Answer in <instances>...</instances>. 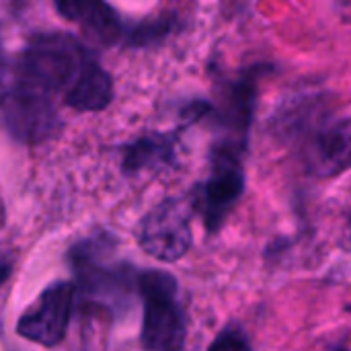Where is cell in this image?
Masks as SVG:
<instances>
[{
	"instance_id": "6da1fadb",
	"label": "cell",
	"mask_w": 351,
	"mask_h": 351,
	"mask_svg": "<svg viewBox=\"0 0 351 351\" xmlns=\"http://www.w3.org/2000/svg\"><path fill=\"white\" fill-rule=\"evenodd\" d=\"M93 60L76 37L68 33H41L27 43L16 66L12 90L51 105L60 97L66 103Z\"/></svg>"
},
{
	"instance_id": "7a4b0ae2",
	"label": "cell",
	"mask_w": 351,
	"mask_h": 351,
	"mask_svg": "<svg viewBox=\"0 0 351 351\" xmlns=\"http://www.w3.org/2000/svg\"><path fill=\"white\" fill-rule=\"evenodd\" d=\"M144 298V351H181L185 346V315L177 296V282L162 271H146L140 278Z\"/></svg>"
},
{
	"instance_id": "3957f363",
	"label": "cell",
	"mask_w": 351,
	"mask_h": 351,
	"mask_svg": "<svg viewBox=\"0 0 351 351\" xmlns=\"http://www.w3.org/2000/svg\"><path fill=\"white\" fill-rule=\"evenodd\" d=\"M74 304V286L68 282L51 284L41 296L21 315L16 331L21 337L53 348L58 346L68 329Z\"/></svg>"
},
{
	"instance_id": "277c9868",
	"label": "cell",
	"mask_w": 351,
	"mask_h": 351,
	"mask_svg": "<svg viewBox=\"0 0 351 351\" xmlns=\"http://www.w3.org/2000/svg\"><path fill=\"white\" fill-rule=\"evenodd\" d=\"M140 247L158 261L173 263L191 247V222L187 208L177 202H165L154 208L140 226Z\"/></svg>"
},
{
	"instance_id": "5b68a950",
	"label": "cell",
	"mask_w": 351,
	"mask_h": 351,
	"mask_svg": "<svg viewBox=\"0 0 351 351\" xmlns=\"http://www.w3.org/2000/svg\"><path fill=\"white\" fill-rule=\"evenodd\" d=\"M245 189V175L234 146H222L214 154V167L204 183L197 206L210 230L220 228L222 220Z\"/></svg>"
},
{
	"instance_id": "8992f818",
	"label": "cell",
	"mask_w": 351,
	"mask_h": 351,
	"mask_svg": "<svg viewBox=\"0 0 351 351\" xmlns=\"http://www.w3.org/2000/svg\"><path fill=\"white\" fill-rule=\"evenodd\" d=\"M351 154L350 119L341 117L321 125L306 142L304 158L319 177H333L348 169Z\"/></svg>"
},
{
	"instance_id": "52a82bcc",
	"label": "cell",
	"mask_w": 351,
	"mask_h": 351,
	"mask_svg": "<svg viewBox=\"0 0 351 351\" xmlns=\"http://www.w3.org/2000/svg\"><path fill=\"white\" fill-rule=\"evenodd\" d=\"M58 12L76 23L93 41L115 43L121 35V23L105 0H53Z\"/></svg>"
},
{
	"instance_id": "ba28073f",
	"label": "cell",
	"mask_w": 351,
	"mask_h": 351,
	"mask_svg": "<svg viewBox=\"0 0 351 351\" xmlns=\"http://www.w3.org/2000/svg\"><path fill=\"white\" fill-rule=\"evenodd\" d=\"M113 99V82L111 76L93 60L82 76L78 78L76 86L66 99V105L76 111H101Z\"/></svg>"
},
{
	"instance_id": "9c48e42d",
	"label": "cell",
	"mask_w": 351,
	"mask_h": 351,
	"mask_svg": "<svg viewBox=\"0 0 351 351\" xmlns=\"http://www.w3.org/2000/svg\"><path fill=\"white\" fill-rule=\"evenodd\" d=\"M171 154V144L167 140H142L134 144L125 154V169L128 171H140L148 165H156L160 160H167Z\"/></svg>"
},
{
	"instance_id": "30bf717a",
	"label": "cell",
	"mask_w": 351,
	"mask_h": 351,
	"mask_svg": "<svg viewBox=\"0 0 351 351\" xmlns=\"http://www.w3.org/2000/svg\"><path fill=\"white\" fill-rule=\"evenodd\" d=\"M210 351H251V348H249V343L241 335H237V333H224V335H220L212 343Z\"/></svg>"
},
{
	"instance_id": "8fae6325",
	"label": "cell",
	"mask_w": 351,
	"mask_h": 351,
	"mask_svg": "<svg viewBox=\"0 0 351 351\" xmlns=\"http://www.w3.org/2000/svg\"><path fill=\"white\" fill-rule=\"evenodd\" d=\"M8 88H6V62H4V53H2V47H0V105L6 97Z\"/></svg>"
},
{
	"instance_id": "7c38bea8",
	"label": "cell",
	"mask_w": 351,
	"mask_h": 351,
	"mask_svg": "<svg viewBox=\"0 0 351 351\" xmlns=\"http://www.w3.org/2000/svg\"><path fill=\"white\" fill-rule=\"evenodd\" d=\"M329 351H348V348L346 346H335V348H331Z\"/></svg>"
}]
</instances>
